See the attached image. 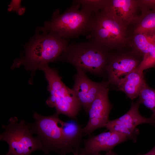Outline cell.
<instances>
[{"label":"cell","instance_id":"obj_6","mask_svg":"<svg viewBox=\"0 0 155 155\" xmlns=\"http://www.w3.org/2000/svg\"><path fill=\"white\" fill-rule=\"evenodd\" d=\"M59 115L56 113L51 116H44L35 112L33 115L35 122L29 126L33 133L38 135L37 137L43 144L45 152L52 150L64 155L75 150L63 135Z\"/></svg>","mask_w":155,"mask_h":155},{"label":"cell","instance_id":"obj_23","mask_svg":"<svg viewBox=\"0 0 155 155\" xmlns=\"http://www.w3.org/2000/svg\"><path fill=\"white\" fill-rule=\"evenodd\" d=\"M74 155H80L78 153V151H75L73 152Z\"/></svg>","mask_w":155,"mask_h":155},{"label":"cell","instance_id":"obj_20","mask_svg":"<svg viewBox=\"0 0 155 155\" xmlns=\"http://www.w3.org/2000/svg\"><path fill=\"white\" fill-rule=\"evenodd\" d=\"M155 67V45L148 53L145 55L137 69L143 72L144 70Z\"/></svg>","mask_w":155,"mask_h":155},{"label":"cell","instance_id":"obj_18","mask_svg":"<svg viewBox=\"0 0 155 155\" xmlns=\"http://www.w3.org/2000/svg\"><path fill=\"white\" fill-rule=\"evenodd\" d=\"M138 97V102L152 111L151 117L155 119V89L150 87L146 84L140 92Z\"/></svg>","mask_w":155,"mask_h":155},{"label":"cell","instance_id":"obj_24","mask_svg":"<svg viewBox=\"0 0 155 155\" xmlns=\"http://www.w3.org/2000/svg\"><path fill=\"white\" fill-rule=\"evenodd\" d=\"M5 155H7L6 154Z\"/></svg>","mask_w":155,"mask_h":155},{"label":"cell","instance_id":"obj_1","mask_svg":"<svg viewBox=\"0 0 155 155\" xmlns=\"http://www.w3.org/2000/svg\"><path fill=\"white\" fill-rule=\"evenodd\" d=\"M36 31L26 45L25 54L14 61L11 69L24 65L26 70L34 72L49 62L57 61L69 44L68 40L53 32Z\"/></svg>","mask_w":155,"mask_h":155},{"label":"cell","instance_id":"obj_12","mask_svg":"<svg viewBox=\"0 0 155 155\" xmlns=\"http://www.w3.org/2000/svg\"><path fill=\"white\" fill-rule=\"evenodd\" d=\"M127 139L125 135L120 133L110 131L103 132L84 140V146L79 154L95 155L100 152H108Z\"/></svg>","mask_w":155,"mask_h":155},{"label":"cell","instance_id":"obj_21","mask_svg":"<svg viewBox=\"0 0 155 155\" xmlns=\"http://www.w3.org/2000/svg\"><path fill=\"white\" fill-rule=\"evenodd\" d=\"M140 155H155V146L150 150L147 153L143 154Z\"/></svg>","mask_w":155,"mask_h":155},{"label":"cell","instance_id":"obj_8","mask_svg":"<svg viewBox=\"0 0 155 155\" xmlns=\"http://www.w3.org/2000/svg\"><path fill=\"white\" fill-rule=\"evenodd\" d=\"M140 104L138 102H132L128 112L117 119L109 121L105 127L109 131L123 134L128 139L135 141L139 133L136 127L138 125L144 123L155 125V120L153 117L146 118L140 114Z\"/></svg>","mask_w":155,"mask_h":155},{"label":"cell","instance_id":"obj_11","mask_svg":"<svg viewBox=\"0 0 155 155\" xmlns=\"http://www.w3.org/2000/svg\"><path fill=\"white\" fill-rule=\"evenodd\" d=\"M108 87L102 90L91 104L88 113V122L83 129L84 133L89 134L95 129L105 127L109 121L112 106L108 98Z\"/></svg>","mask_w":155,"mask_h":155},{"label":"cell","instance_id":"obj_5","mask_svg":"<svg viewBox=\"0 0 155 155\" xmlns=\"http://www.w3.org/2000/svg\"><path fill=\"white\" fill-rule=\"evenodd\" d=\"M40 70L44 73L48 84L47 90L50 94L46 102V104L50 107H55L59 114L75 119L81 106L72 89L63 82L57 70L50 67L48 64Z\"/></svg>","mask_w":155,"mask_h":155},{"label":"cell","instance_id":"obj_10","mask_svg":"<svg viewBox=\"0 0 155 155\" xmlns=\"http://www.w3.org/2000/svg\"><path fill=\"white\" fill-rule=\"evenodd\" d=\"M76 70L72 89L81 106L88 113L92 103L102 90L108 87L110 83L108 81L100 83L93 82L87 76L84 71L80 69Z\"/></svg>","mask_w":155,"mask_h":155},{"label":"cell","instance_id":"obj_3","mask_svg":"<svg viewBox=\"0 0 155 155\" xmlns=\"http://www.w3.org/2000/svg\"><path fill=\"white\" fill-rule=\"evenodd\" d=\"M110 51L92 40L72 43L68 45L58 61L69 63L85 72L100 75L106 71Z\"/></svg>","mask_w":155,"mask_h":155},{"label":"cell","instance_id":"obj_14","mask_svg":"<svg viewBox=\"0 0 155 155\" xmlns=\"http://www.w3.org/2000/svg\"><path fill=\"white\" fill-rule=\"evenodd\" d=\"M146 84L143 72L137 68L121 80L116 85L119 90L123 91L129 98L133 100L139 96Z\"/></svg>","mask_w":155,"mask_h":155},{"label":"cell","instance_id":"obj_4","mask_svg":"<svg viewBox=\"0 0 155 155\" xmlns=\"http://www.w3.org/2000/svg\"><path fill=\"white\" fill-rule=\"evenodd\" d=\"M110 51L121 49L129 44L128 28L120 21L107 7L95 13L90 31L87 35Z\"/></svg>","mask_w":155,"mask_h":155},{"label":"cell","instance_id":"obj_7","mask_svg":"<svg viewBox=\"0 0 155 155\" xmlns=\"http://www.w3.org/2000/svg\"><path fill=\"white\" fill-rule=\"evenodd\" d=\"M4 126L5 130L1 134L0 138L9 145V150L6 155H30L36 150L44 151L42 143L38 137L32 136L30 126L24 120L19 122L17 117H12L9 123Z\"/></svg>","mask_w":155,"mask_h":155},{"label":"cell","instance_id":"obj_17","mask_svg":"<svg viewBox=\"0 0 155 155\" xmlns=\"http://www.w3.org/2000/svg\"><path fill=\"white\" fill-rule=\"evenodd\" d=\"M133 25L132 34L155 32V7L141 12Z\"/></svg>","mask_w":155,"mask_h":155},{"label":"cell","instance_id":"obj_2","mask_svg":"<svg viewBox=\"0 0 155 155\" xmlns=\"http://www.w3.org/2000/svg\"><path fill=\"white\" fill-rule=\"evenodd\" d=\"M80 5L73 1V3L61 14L57 9L53 13L51 19L45 22L40 31L53 32L62 38L68 39L77 38L89 32L94 13L80 8Z\"/></svg>","mask_w":155,"mask_h":155},{"label":"cell","instance_id":"obj_15","mask_svg":"<svg viewBox=\"0 0 155 155\" xmlns=\"http://www.w3.org/2000/svg\"><path fill=\"white\" fill-rule=\"evenodd\" d=\"M129 45L133 52L143 58L155 45V32L133 34L130 36Z\"/></svg>","mask_w":155,"mask_h":155},{"label":"cell","instance_id":"obj_16","mask_svg":"<svg viewBox=\"0 0 155 155\" xmlns=\"http://www.w3.org/2000/svg\"><path fill=\"white\" fill-rule=\"evenodd\" d=\"M60 124L63 135L75 151L78 148L82 137L83 129L77 121L71 120L66 122L60 120Z\"/></svg>","mask_w":155,"mask_h":155},{"label":"cell","instance_id":"obj_19","mask_svg":"<svg viewBox=\"0 0 155 155\" xmlns=\"http://www.w3.org/2000/svg\"><path fill=\"white\" fill-rule=\"evenodd\" d=\"M74 1L80 5L81 8L94 14L106 8L109 2V0Z\"/></svg>","mask_w":155,"mask_h":155},{"label":"cell","instance_id":"obj_22","mask_svg":"<svg viewBox=\"0 0 155 155\" xmlns=\"http://www.w3.org/2000/svg\"><path fill=\"white\" fill-rule=\"evenodd\" d=\"M95 155H117L116 154H115V153H114L113 152L112 150H111L108 152H107L105 154H104V155L100 154L99 153Z\"/></svg>","mask_w":155,"mask_h":155},{"label":"cell","instance_id":"obj_9","mask_svg":"<svg viewBox=\"0 0 155 155\" xmlns=\"http://www.w3.org/2000/svg\"><path fill=\"white\" fill-rule=\"evenodd\" d=\"M140 57L132 51L119 54L111 53L105 69L110 84L117 85L136 69L142 60Z\"/></svg>","mask_w":155,"mask_h":155},{"label":"cell","instance_id":"obj_13","mask_svg":"<svg viewBox=\"0 0 155 155\" xmlns=\"http://www.w3.org/2000/svg\"><path fill=\"white\" fill-rule=\"evenodd\" d=\"M108 7L128 28L134 24L140 16L137 15L140 10L139 0H109Z\"/></svg>","mask_w":155,"mask_h":155}]
</instances>
